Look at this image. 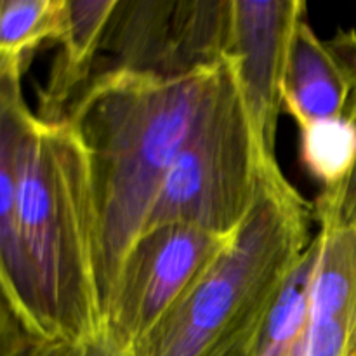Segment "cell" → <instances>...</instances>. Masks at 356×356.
Here are the masks:
<instances>
[{
    "mask_svg": "<svg viewBox=\"0 0 356 356\" xmlns=\"http://www.w3.org/2000/svg\"><path fill=\"white\" fill-rule=\"evenodd\" d=\"M221 65L179 79L131 72L94 76L70 106L89 156L97 218L101 312L176 156L186 145Z\"/></svg>",
    "mask_w": 356,
    "mask_h": 356,
    "instance_id": "1",
    "label": "cell"
},
{
    "mask_svg": "<svg viewBox=\"0 0 356 356\" xmlns=\"http://www.w3.org/2000/svg\"><path fill=\"white\" fill-rule=\"evenodd\" d=\"M313 205L278 162H257L252 205L188 294L131 356H254L268 315L309 242Z\"/></svg>",
    "mask_w": 356,
    "mask_h": 356,
    "instance_id": "2",
    "label": "cell"
},
{
    "mask_svg": "<svg viewBox=\"0 0 356 356\" xmlns=\"http://www.w3.org/2000/svg\"><path fill=\"white\" fill-rule=\"evenodd\" d=\"M17 229L56 341L103 332L89 156L68 120L31 115L17 153Z\"/></svg>",
    "mask_w": 356,
    "mask_h": 356,
    "instance_id": "3",
    "label": "cell"
},
{
    "mask_svg": "<svg viewBox=\"0 0 356 356\" xmlns=\"http://www.w3.org/2000/svg\"><path fill=\"white\" fill-rule=\"evenodd\" d=\"M256 183L252 131L222 61L218 83L163 179L145 229L181 222L228 238L249 212Z\"/></svg>",
    "mask_w": 356,
    "mask_h": 356,
    "instance_id": "4",
    "label": "cell"
},
{
    "mask_svg": "<svg viewBox=\"0 0 356 356\" xmlns=\"http://www.w3.org/2000/svg\"><path fill=\"white\" fill-rule=\"evenodd\" d=\"M229 21L232 0H118L94 76L131 72L179 79L221 65Z\"/></svg>",
    "mask_w": 356,
    "mask_h": 356,
    "instance_id": "5",
    "label": "cell"
},
{
    "mask_svg": "<svg viewBox=\"0 0 356 356\" xmlns=\"http://www.w3.org/2000/svg\"><path fill=\"white\" fill-rule=\"evenodd\" d=\"M228 238L181 222L145 229L122 261L103 308V332L131 353L188 294Z\"/></svg>",
    "mask_w": 356,
    "mask_h": 356,
    "instance_id": "6",
    "label": "cell"
},
{
    "mask_svg": "<svg viewBox=\"0 0 356 356\" xmlns=\"http://www.w3.org/2000/svg\"><path fill=\"white\" fill-rule=\"evenodd\" d=\"M301 0H232L225 59L238 89L259 162L275 155L282 86L292 35L305 19Z\"/></svg>",
    "mask_w": 356,
    "mask_h": 356,
    "instance_id": "7",
    "label": "cell"
},
{
    "mask_svg": "<svg viewBox=\"0 0 356 356\" xmlns=\"http://www.w3.org/2000/svg\"><path fill=\"white\" fill-rule=\"evenodd\" d=\"M24 61L0 59V291L31 336L56 341L24 257L17 229V153L33 111L23 96Z\"/></svg>",
    "mask_w": 356,
    "mask_h": 356,
    "instance_id": "8",
    "label": "cell"
},
{
    "mask_svg": "<svg viewBox=\"0 0 356 356\" xmlns=\"http://www.w3.org/2000/svg\"><path fill=\"white\" fill-rule=\"evenodd\" d=\"M313 218L320 229L309 316L284 356H356V228L318 202Z\"/></svg>",
    "mask_w": 356,
    "mask_h": 356,
    "instance_id": "9",
    "label": "cell"
},
{
    "mask_svg": "<svg viewBox=\"0 0 356 356\" xmlns=\"http://www.w3.org/2000/svg\"><path fill=\"white\" fill-rule=\"evenodd\" d=\"M356 89V31L339 30L322 40L301 19L292 35L285 65L284 108L298 127L325 118L348 117Z\"/></svg>",
    "mask_w": 356,
    "mask_h": 356,
    "instance_id": "10",
    "label": "cell"
},
{
    "mask_svg": "<svg viewBox=\"0 0 356 356\" xmlns=\"http://www.w3.org/2000/svg\"><path fill=\"white\" fill-rule=\"evenodd\" d=\"M118 0H65L59 54L47 86L40 90L38 118L65 120L70 106L96 73L99 47Z\"/></svg>",
    "mask_w": 356,
    "mask_h": 356,
    "instance_id": "11",
    "label": "cell"
},
{
    "mask_svg": "<svg viewBox=\"0 0 356 356\" xmlns=\"http://www.w3.org/2000/svg\"><path fill=\"white\" fill-rule=\"evenodd\" d=\"M301 159L306 170L320 181L322 191L336 190L356 167V124L350 117L325 118L299 127Z\"/></svg>",
    "mask_w": 356,
    "mask_h": 356,
    "instance_id": "12",
    "label": "cell"
},
{
    "mask_svg": "<svg viewBox=\"0 0 356 356\" xmlns=\"http://www.w3.org/2000/svg\"><path fill=\"white\" fill-rule=\"evenodd\" d=\"M65 0H0V59L30 63L45 42H58Z\"/></svg>",
    "mask_w": 356,
    "mask_h": 356,
    "instance_id": "13",
    "label": "cell"
},
{
    "mask_svg": "<svg viewBox=\"0 0 356 356\" xmlns=\"http://www.w3.org/2000/svg\"><path fill=\"white\" fill-rule=\"evenodd\" d=\"M40 343L31 336L0 291V356H31Z\"/></svg>",
    "mask_w": 356,
    "mask_h": 356,
    "instance_id": "14",
    "label": "cell"
},
{
    "mask_svg": "<svg viewBox=\"0 0 356 356\" xmlns=\"http://www.w3.org/2000/svg\"><path fill=\"white\" fill-rule=\"evenodd\" d=\"M348 117L355 120L356 124V89L353 97H351ZM316 202L332 209L344 222L356 228V167L351 172L350 179L343 186L336 188V190L320 191V197L316 198Z\"/></svg>",
    "mask_w": 356,
    "mask_h": 356,
    "instance_id": "15",
    "label": "cell"
},
{
    "mask_svg": "<svg viewBox=\"0 0 356 356\" xmlns=\"http://www.w3.org/2000/svg\"><path fill=\"white\" fill-rule=\"evenodd\" d=\"M75 356H131V353L118 348L106 334L101 332L92 339L76 344Z\"/></svg>",
    "mask_w": 356,
    "mask_h": 356,
    "instance_id": "16",
    "label": "cell"
},
{
    "mask_svg": "<svg viewBox=\"0 0 356 356\" xmlns=\"http://www.w3.org/2000/svg\"><path fill=\"white\" fill-rule=\"evenodd\" d=\"M76 344L68 341H44L35 348L31 356H75Z\"/></svg>",
    "mask_w": 356,
    "mask_h": 356,
    "instance_id": "17",
    "label": "cell"
}]
</instances>
